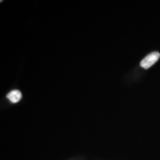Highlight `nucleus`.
Returning <instances> with one entry per match:
<instances>
[{
    "label": "nucleus",
    "instance_id": "f257e3e1",
    "mask_svg": "<svg viewBox=\"0 0 160 160\" xmlns=\"http://www.w3.org/2000/svg\"><path fill=\"white\" fill-rule=\"evenodd\" d=\"M160 53L157 51L152 52L150 54L147 55L140 62V65L144 69H148L152 65H153L159 60Z\"/></svg>",
    "mask_w": 160,
    "mask_h": 160
},
{
    "label": "nucleus",
    "instance_id": "f03ea898",
    "mask_svg": "<svg viewBox=\"0 0 160 160\" xmlns=\"http://www.w3.org/2000/svg\"><path fill=\"white\" fill-rule=\"evenodd\" d=\"M7 98L11 102L17 103L20 99H22V93L21 91L18 90H13L9 92L7 95Z\"/></svg>",
    "mask_w": 160,
    "mask_h": 160
}]
</instances>
